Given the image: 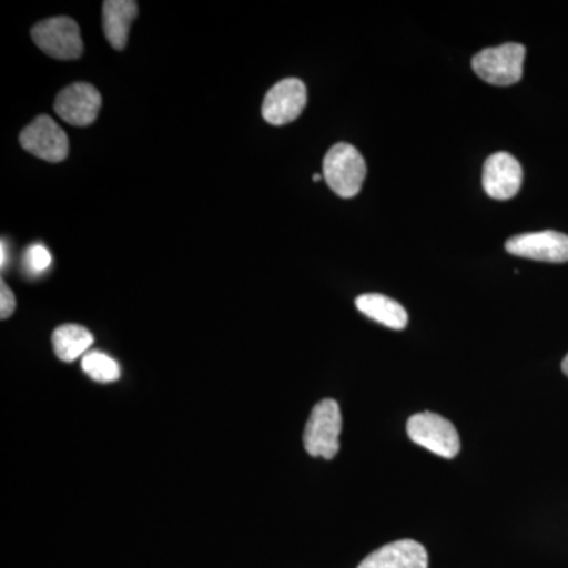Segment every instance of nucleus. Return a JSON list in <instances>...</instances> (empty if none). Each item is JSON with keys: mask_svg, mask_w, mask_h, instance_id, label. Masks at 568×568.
<instances>
[{"mask_svg": "<svg viewBox=\"0 0 568 568\" xmlns=\"http://www.w3.org/2000/svg\"><path fill=\"white\" fill-rule=\"evenodd\" d=\"M324 179L339 197L357 196L366 178V164L362 153L354 145L339 142L325 155Z\"/></svg>", "mask_w": 568, "mask_h": 568, "instance_id": "f257e3e1", "label": "nucleus"}, {"mask_svg": "<svg viewBox=\"0 0 568 568\" xmlns=\"http://www.w3.org/2000/svg\"><path fill=\"white\" fill-rule=\"evenodd\" d=\"M342 426V410L335 399L327 398L317 403L305 426L306 454L312 457L334 459L339 450L338 437Z\"/></svg>", "mask_w": 568, "mask_h": 568, "instance_id": "f03ea898", "label": "nucleus"}, {"mask_svg": "<svg viewBox=\"0 0 568 568\" xmlns=\"http://www.w3.org/2000/svg\"><path fill=\"white\" fill-rule=\"evenodd\" d=\"M525 59L526 48L523 44L506 43L474 55L473 69L488 84L504 88L521 80Z\"/></svg>", "mask_w": 568, "mask_h": 568, "instance_id": "7ed1b4c3", "label": "nucleus"}, {"mask_svg": "<svg viewBox=\"0 0 568 568\" xmlns=\"http://www.w3.org/2000/svg\"><path fill=\"white\" fill-rule=\"evenodd\" d=\"M407 436L417 446L446 459L457 457L462 448L457 428L435 413H418L410 417L407 420Z\"/></svg>", "mask_w": 568, "mask_h": 568, "instance_id": "20e7f679", "label": "nucleus"}, {"mask_svg": "<svg viewBox=\"0 0 568 568\" xmlns=\"http://www.w3.org/2000/svg\"><path fill=\"white\" fill-rule=\"evenodd\" d=\"M31 33L37 47L58 61H74L84 51L80 26L71 18L58 17L41 21Z\"/></svg>", "mask_w": 568, "mask_h": 568, "instance_id": "39448f33", "label": "nucleus"}, {"mask_svg": "<svg viewBox=\"0 0 568 568\" xmlns=\"http://www.w3.org/2000/svg\"><path fill=\"white\" fill-rule=\"evenodd\" d=\"M22 149L44 162L59 163L69 156L70 142L58 122L50 115H39L20 134Z\"/></svg>", "mask_w": 568, "mask_h": 568, "instance_id": "423d86ee", "label": "nucleus"}, {"mask_svg": "<svg viewBox=\"0 0 568 568\" xmlns=\"http://www.w3.org/2000/svg\"><path fill=\"white\" fill-rule=\"evenodd\" d=\"M506 250L514 256L541 263H568V235L556 231L519 234L507 241Z\"/></svg>", "mask_w": 568, "mask_h": 568, "instance_id": "0eeeda50", "label": "nucleus"}, {"mask_svg": "<svg viewBox=\"0 0 568 568\" xmlns=\"http://www.w3.org/2000/svg\"><path fill=\"white\" fill-rule=\"evenodd\" d=\"M306 104V88L297 78L276 82L263 103V118L271 125L282 126L302 114Z\"/></svg>", "mask_w": 568, "mask_h": 568, "instance_id": "6e6552de", "label": "nucleus"}, {"mask_svg": "<svg viewBox=\"0 0 568 568\" xmlns=\"http://www.w3.org/2000/svg\"><path fill=\"white\" fill-rule=\"evenodd\" d=\"M100 108L102 95L89 82H74L63 89L54 103L59 118L74 126L91 125L95 122Z\"/></svg>", "mask_w": 568, "mask_h": 568, "instance_id": "1a4fd4ad", "label": "nucleus"}, {"mask_svg": "<svg viewBox=\"0 0 568 568\" xmlns=\"http://www.w3.org/2000/svg\"><path fill=\"white\" fill-rule=\"evenodd\" d=\"M523 183V168L507 152L493 153L484 164V190L493 200L506 201L517 196Z\"/></svg>", "mask_w": 568, "mask_h": 568, "instance_id": "9d476101", "label": "nucleus"}, {"mask_svg": "<svg viewBox=\"0 0 568 568\" xmlns=\"http://www.w3.org/2000/svg\"><path fill=\"white\" fill-rule=\"evenodd\" d=\"M357 568H428V552L416 540H398L366 556Z\"/></svg>", "mask_w": 568, "mask_h": 568, "instance_id": "9b49d317", "label": "nucleus"}, {"mask_svg": "<svg viewBox=\"0 0 568 568\" xmlns=\"http://www.w3.org/2000/svg\"><path fill=\"white\" fill-rule=\"evenodd\" d=\"M138 17L134 0H106L103 3V31L114 50L122 51L129 41L130 28Z\"/></svg>", "mask_w": 568, "mask_h": 568, "instance_id": "f8f14e48", "label": "nucleus"}, {"mask_svg": "<svg viewBox=\"0 0 568 568\" xmlns=\"http://www.w3.org/2000/svg\"><path fill=\"white\" fill-rule=\"evenodd\" d=\"M358 312L364 313L369 320L386 325L394 331H403L407 325L405 306L399 305L394 298L383 294H364L355 298Z\"/></svg>", "mask_w": 568, "mask_h": 568, "instance_id": "ddd939ff", "label": "nucleus"}, {"mask_svg": "<svg viewBox=\"0 0 568 568\" xmlns=\"http://www.w3.org/2000/svg\"><path fill=\"white\" fill-rule=\"evenodd\" d=\"M93 345V335L85 327L65 324L55 328L52 334L54 353L62 362H74L88 353Z\"/></svg>", "mask_w": 568, "mask_h": 568, "instance_id": "4468645a", "label": "nucleus"}, {"mask_svg": "<svg viewBox=\"0 0 568 568\" xmlns=\"http://www.w3.org/2000/svg\"><path fill=\"white\" fill-rule=\"evenodd\" d=\"M81 366L82 372L97 383H114L121 377V368H119L118 362L111 358L110 355L99 353V351L85 354L82 357Z\"/></svg>", "mask_w": 568, "mask_h": 568, "instance_id": "2eb2a0df", "label": "nucleus"}, {"mask_svg": "<svg viewBox=\"0 0 568 568\" xmlns=\"http://www.w3.org/2000/svg\"><path fill=\"white\" fill-rule=\"evenodd\" d=\"M24 261L26 267H28V271L31 272V274L40 275L50 268L52 257L50 250H48L47 246L36 244L29 246L28 252H26Z\"/></svg>", "mask_w": 568, "mask_h": 568, "instance_id": "dca6fc26", "label": "nucleus"}, {"mask_svg": "<svg viewBox=\"0 0 568 568\" xmlns=\"http://www.w3.org/2000/svg\"><path fill=\"white\" fill-rule=\"evenodd\" d=\"M14 308H17V298L13 291L6 283H0V317L7 320L13 315Z\"/></svg>", "mask_w": 568, "mask_h": 568, "instance_id": "f3484780", "label": "nucleus"}, {"mask_svg": "<svg viewBox=\"0 0 568 568\" xmlns=\"http://www.w3.org/2000/svg\"><path fill=\"white\" fill-rule=\"evenodd\" d=\"M0 252H2V260H0V265H2V268L6 267L7 264V245L6 241H2V246H0Z\"/></svg>", "mask_w": 568, "mask_h": 568, "instance_id": "a211bd4d", "label": "nucleus"}, {"mask_svg": "<svg viewBox=\"0 0 568 568\" xmlns=\"http://www.w3.org/2000/svg\"><path fill=\"white\" fill-rule=\"evenodd\" d=\"M562 372L564 375L568 376V354L566 355V358L562 361Z\"/></svg>", "mask_w": 568, "mask_h": 568, "instance_id": "6ab92c4d", "label": "nucleus"}, {"mask_svg": "<svg viewBox=\"0 0 568 568\" xmlns=\"http://www.w3.org/2000/svg\"><path fill=\"white\" fill-rule=\"evenodd\" d=\"M321 179H323V175H321V174L313 175V181H315V182H320Z\"/></svg>", "mask_w": 568, "mask_h": 568, "instance_id": "aec40b11", "label": "nucleus"}]
</instances>
